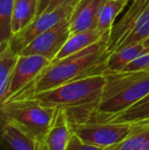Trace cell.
<instances>
[{"mask_svg":"<svg viewBox=\"0 0 149 150\" xmlns=\"http://www.w3.org/2000/svg\"><path fill=\"white\" fill-rule=\"evenodd\" d=\"M148 37H149V4L147 7H146V9L143 11V13L141 14L136 27L132 30L131 33L129 34V36L126 38L125 41L121 43V45L117 49H119L121 47H125V46L133 45V44L144 43V41Z\"/></svg>","mask_w":149,"mask_h":150,"instance_id":"cell-21","label":"cell"},{"mask_svg":"<svg viewBox=\"0 0 149 150\" xmlns=\"http://www.w3.org/2000/svg\"><path fill=\"white\" fill-rule=\"evenodd\" d=\"M70 16L35 38L20 51V55L37 54L44 56L52 62L71 36Z\"/></svg>","mask_w":149,"mask_h":150,"instance_id":"cell-6","label":"cell"},{"mask_svg":"<svg viewBox=\"0 0 149 150\" xmlns=\"http://www.w3.org/2000/svg\"><path fill=\"white\" fill-rule=\"evenodd\" d=\"M149 4V0H133L130 8L123 16L114 22L109 33L108 51L112 52L121 45L126 38L138 24L141 14Z\"/></svg>","mask_w":149,"mask_h":150,"instance_id":"cell-9","label":"cell"},{"mask_svg":"<svg viewBox=\"0 0 149 150\" xmlns=\"http://www.w3.org/2000/svg\"><path fill=\"white\" fill-rule=\"evenodd\" d=\"M145 52L143 43L125 46L110 52L106 62V71H123L133 60Z\"/></svg>","mask_w":149,"mask_h":150,"instance_id":"cell-14","label":"cell"},{"mask_svg":"<svg viewBox=\"0 0 149 150\" xmlns=\"http://www.w3.org/2000/svg\"><path fill=\"white\" fill-rule=\"evenodd\" d=\"M108 32L110 31H101L99 29H94V30L71 34L68 41L66 42V44L64 45V47L61 48V50L53 61L61 59V58L77 53L83 49H86L89 46L93 45L96 42L99 41Z\"/></svg>","mask_w":149,"mask_h":150,"instance_id":"cell-13","label":"cell"},{"mask_svg":"<svg viewBox=\"0 0 149 150\" xmlns=\"http://www.w3.org/2000/svg\"><path fill=\"white\" fill-rule=\"evenodd\" d=\"M66 150H113V147H110V148H101V147L86 143L73 131L72 137L70 139V142H68Z\"/></svg>","mask_w":149,"mask_h":150,"instance_id":"cell-23","label":"cell"},{"mask_svg":"<svg viewBox=\"0 0 149 150\" xmlns=\"http://www.w3.org/2000/svg\"><path fill=\"white\" fill-rule=\"evenodd\" d=\"M99 105L89 122H107L149 93V71H106Z\"/></svg>","mask_w":149,"mask_h":150,"instance_id":"cell-3","label":"cell"},{"mask_svg":"<svg viewBox=\"0 0 149 150\" xmlns=\"http://www.w3.org/2000/svg\"><path fill=\"white\" fill-rule=\"evenodd\" d=\"M104 85V75L91 76L29 97L45 106L64 110L72 128H75L91 120L98 108Z\"/></svg>","mask_w":149,"mask_h":150,"instance_id":"cell-2","label":"cell"},{"mask_svg":"<svg viewBox=\"0 0 149 150\" xmlns=\"http://www.w3.org/2000/svg\"><path fill=\"white\" fill-rule=\"evenodd\" d=\"M73 134V128L64 110L58 109L55 122L40 150H66Z\"/></svg>","mask_w":149,"mask_h":150,"instance_id":"cell-12","label":"cell"},{"mask_svg":"<svg viewBox=\"0 0 149 150\" xmlns=\"http://www.w3.org/2000/svg\"><path fill=\"white\" fill-rule=\"evenodd\" d=\"M149 135V120L132 124L130 135L119 144L113 146V150H143Z\"/></svg>","mask_w":149,"mask_h":150,"instance_id":"cell-18","label":"cell"},{"mask_svg":"<svg viewBox=\"0 0 149 150\" xmlns=\"http://www.w3.org/2000/svg\"><path fill=\"white\" fill-rule=\"evenodd\" d=\"M76 3L77 2L66 4L53 11L45 12V13L36 16L35 20L28 27L12 36L9 41V46L11 47V49L18 54H20V51L36 37L55 26L64 18H68L72 14Z\"/></svg>","mask_w":149,"mask_h":150,"instance_id":"cell-7","label":"cell"},{"mask_svg":"<svg viewBox=\"0 0 149 150\" xmlns=\"http://www.w3.org/2000/svg\"><path fill=\"white\" fill-rule=\"evenodd\" d=\"M143 44H144V46H145V48H148L149 47V37L145 40V41H144Z\"/></svg>","mask_w":149,"mask_h":150,"instance_id":"cell-24","label":"cell"},{"mask_svg":"<svg viewBox=\"0 0 149 150\" xmlns=\"http://www.w3.org/2000/svg\"><path fill=\"white\" fill-rule=\"evenodd\" d=\"M18 57L20 54L11 49L9 43L0 47V103L3 102L7 94Z\"/></svg>","mask_w":149,"mask_h":150,"instance_id":"cell-15","label":"cell"},{"mask_svg":"<svg viewBox=\"0 0 149 150\" xmlns=\"http://www.w3.org/2000/svg\"><path fill=\"white\" fill-rule=\"evenodd\" d=\"M131 130L132 124L128 122H87L73 128L84 142L101 148L119 144L129 136Z\"/></svg>","mask_w":149,"mask_h":150,"instance_id":"cell-5","label":"cell"},{"mask_svg":"<svg viewBox=\"0 0 149 150\" xmlns=\"http://www.w3.org/2000/svg\"><path fill=\"white\" fill-rule=\"evenodd\" d=\"M51 63V61L42 55H20L18 63L14 69L11 81L9 84L7 94L5 96L3 104L6 101L14 98L26 91L36 81L40 74Z\"/></svg>","mask_w":149,"mask_h":150,"instance_id":"cell-8","label":"cell"},{"mask_svg":"<svg viewBox=\"0 0 149 150\" xmlns=\"http://www.w3.org/2000/svg\"><path fill=\"white\" fill-rule=\"evenodd\" d=\"M109 33L110 32H108L99 41L86 49L61 59L52 61L40 74L30 88L14 98L29 97L70 82L91 76L104 75L106 73V62L109 56Z\"/></svg>","mask_w":149,"mask_h":150,"instance_id":"cell-1","label":"cell"},{"mask_svg":"<svg viewBox=\"0 0 149 150\" xmlns=\"http://www.w3.org/2000/svg\"><path fill=\"white\" fill-rule=\"evenodd\" d=\"M14 0H0V47L9 43L13 36L11 29Z\"/></svg>","mask_w":149,"mask_h":150,"instance_id":"cell-20","label":"cell"},{"mask_svg":"<svg viewBox=\"0 0 149 150\" xmlns=\"http://www.w3.org/2000/svg\"><path fill=\"white\" fill-rule=\"evenodd\" d=\"M1 120L16 124L43 144L57 115V108L45 106L33 97H20L0 104Z\"/></svg>","mask_w":149,"mask_h":150,"instance_id":"cell-4","label":"cell"},{"mask_svg":"<svg viewBox=\"0 0 149 150\" xmlns=\"http://www.w3.org/2000/svg\"><path fill=\"white\" fill-rule=\"evenodd\" d=\"M130 0H102L98 11L97 29L101 31H110L119 13Z\"/></svg>","mask_w":149,"mask_h":150,"instance_id":"cell-17","label":"cell"},{"mask_svg":"<svg viewBox=\"0 0 149 150\" xmlns=\"http://www.w3.org/2000/svg\"><path fill=\"white\" fill-rule=\"evenodd\" d=\"M102 0H78L70 16L71 34L97 29Z\"/></svg>","mask_w":149,"mask_h":150,"instance_id":"cell-10","label":"cell"},{"mask_svg":"<svg viewBox=\"0 0 149 150\" xmlns=\"http://www.w3.org/2000/svg\"><path fill=\"white\" fill-rule=\"evenodd\" d=\"M2 144L7 150H40L39 142L24 129L6 120H1Z\"/></svg>","mask_w":149,"mask_h":150,"instance_id":"cell-11","label":"cell"},{"mask_svg":"<svg viewBox=\"0 0 149 150\" xmlns=\"http://www.w3.org/2000/svg\"><path fill=\"white\" fill-rule=\"evenodd\" d=\"M149 120V93L138 102L125 110L124 112L117 115L107 122H128L135 124L140 122Z\"/></svg>","mask_w":149,"mask_h":150,"instance_id":"cell-19","label":"cell"},{"mask_svg":"<svg viewBox=\"0 0 149 150\" xmlns=\"http://www.w3.org/2000/svg\"><path fill=\"white\" fill-rule=\"evenodd\" d=\"M37 11L38 0H14L11 21L13 35L28 27L37 16Z\"/></svg>","mask_w":149,"mask_h":150,"instance_id":"cell-16","label":"cell"},{"mask_svg":"<svg viewBox=\"0 0 149 150\" xmlns=\"http://www.w3.org/2000/svg\"><path fill=\"white\" fill-rule=\"evenodd\" d=\"M131 1H133V0H131Z\"/></svg>","mask_w":149,"mask_h":150,"instance_id":"cell-25","label":"cell"},{"mask_svg":"<svg viewBox=\"0 0 149 150\" xmlns=\"http://www.w3.org/2000/svg\"><path fill=\"white\" fill-rule=\"evenodd\" d=\"M78 0H38L37 16L45 12H50L66 4L77 2Z\"/></svg>","mask_w":149,"mask_h":150,"instance_id":"cell-22","label":"cell"}]
</instances>
